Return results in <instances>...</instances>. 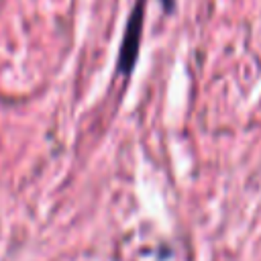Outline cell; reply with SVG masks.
I'll return each instance as SVG.
<instances>
[{"instance_id": "obj_1", "label": "cell", "mask_w": 261, "mask_h": 261, "mask_svg": "<svg viewBox=\"0 0 261 261\" xmlns=\"http://www.w3.org/2000/svg\"><path fill=\"white\" fill-rule=\"evenodd\" d=\"M145 12H147V0H135L130 12L126 16V24H124V33H122V41H120V49H118L116 73L130 75L137 65L141 37H143V24H145Z\"/></svg>"}, {"instance_id": "obj_2", "label": "cell", "mask_w": 261, "mask_h": 261, "mask_svg": "<svg viewBox=\"0 0 261 261\" xmlns=\"http://www.w3.org/2000/svg\"><path fill=\"white\" fill-rule=\"evenodd\" d=\"M159 2H161V6H163V10H165L167 14L175 10V0H159Z\"/></svg>"}]
</instances>
